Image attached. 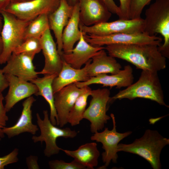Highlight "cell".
<instances>
[{
  "mask_svg": "<svg viewBox=\"0 0 169 169\" xmlns=\"http://www.w3.org/2000/svg\"><path fill=\"white\" fill-rule=\"evenodd\" d=\"M110 116L113 122L112 129L110 130L108 128H105L103 131L95 133L90 137L91 140L101 143L102 148L105 150L102 153V160L104 165L101 167V168H106L111 161L114 163H117L119 143L132 133L131 131L122 133L117 132L114 115L111 113Z\"/></svg>",
  "mask_w": 169,
  "mask_h": 169,
  "instance_id": "30bf717a",
  "label": "cell"
},
{
  "mask_svg": "<svg viewBox=\"0 0 169 169\" xmlns=\"http://www.w3.org/2000/svg\"><path fill=\"white\" fill-rule=\"evenodd\" d=\"M79 9L78 2L73 6L72 15L64 28L62 34L63 52L69 53L75 43L78 41L82 34L79 26Z\"/></svg>",
  "mask_w": 169,
  "mask_h": 169,
  "instance_id": "603a6c76",
  "label": "cell"
},
{
  "mask_svg": "<svg viewBox=\"0 0 169 169\" xmlns=\"http://www.w3.org/2000/svg\"><path fill=\"white\" fill-rule=\"evenodd\" d=\"M144 19L143 32L150 36L159 33L164 43L158 49L165 57H169V0H156L147 8Z\"/></svg>",
  "mask_w": 169,
  "mask_h": 169,
  "instance_id": "277c9868",
  "label": "cell"
},
{
  "mask_svg": "<svg viewBox=\"0 0 169 169\" xmlns=\"http://www.w3.org/2000/svg\"><path fill=\"white\" fill-rule=\"evenodd\" d=\"M3 20L1 36L3 50L0 57V64L6 63L14 50L24 41L25 29L30 21L19 19L4 10L0 11Z\"/></svg>",
  "mask_w": 169,
  "mask_h": 169,
  "instance_id": "5b68a950",
  "label": "cell"
},
{
  "mask_svg": "<svg viewBox=\"0 0 169 169\" xmlns=\"http://www.w3.org/2000/svg\"><path fill=\"white\" fill-rule=\"evenodd\" d=\"M110 91L107 88L91 90L92 97L89 105L86 109L83 119L90 122V131L93 133L102 130L110 116L106 114Z\"/></svg>",
  "mask_w": 169,
  "mask_h": 169,
  "instance_id": "52a82bcc",
  "label": "cell"
},
{
  "mask_svg": "<svg viewBox=\"0 0 169 169\" xmlns=\"http://www.w3.org/2000/svg\"><path fill=\"white\" fill-rule=\"evenodd\" d=\"M80 23L89 26L108 21L111 13L101 0H78Z\"/></svg>",
  "mask_w": 169,
  "mask_h": 169,
  "instance_id": "5bb4252c",
  "label": "cell"
},
{
  "mask_svg": "<svg viewBox=\"0 0 169 169\" xmlns=\"http://www.w3.org/2000/svg\"><path fill=\"white\" fill-rule=\"evenodd\" d=\"M3 50V44L2 39L0 35V57L2 53Z\"/></svg>",
  "mask_w": 169,
  "mask_h": 169,
  "instance_id": "ab89813d",
  "label": "cell"
},
{
  "mask_svg": "<svg viewBox=\"0 0 169 169\" xmlns=\"http://www.w3.org/2000/svg\"><path fill=\"white\" fill-rule=\"evenodd\" d=\"M4 98L1 92H0V124L5 127L6 122L8 120L7 115V111L3 104Z\"/></svg>",
  "mask_w": 169,
  "mask_h": 169,
  "instance_id": "d6a6232c",
  "label": "cell"
},
{
  "mask_svg": "<svg viewBox=\"0 0 169 169\" xmlns=\"http://www.w3.org/2000/svg\"><path fill=\"white\" fill-rule=\"evenodd\" d=\"M57 74H47L41 78H36L30 82L35 84L38 91L35 95L43 97L48 103L50 109L49 119L54 125H57L58 116L54 106V95L52 84Z\"/></svg>",
  "mask_w": 169,
  "mask_h": 169,
  "instance_id": "cb8c5ba5",
  "label": "cell"
},
{
  "mask_svg": "<svg viewBox=\"0 0 169 169\" xmlns=\"http://www.w3.org/2000/svg\"><path fill=\"white\" fill-rule=\"evenodd\" d=\"M66 1L69 4L72 6H74L78 2V0H66Z\"/></svg>",
  "mask_w": 169,
  "mask_h": 169,
  "instance_id": "74e56055",
  "label": "cell"
},
{
  "mask_svg": "<svg viewBox=\"0 0 169 169\" xmlns=\"http://www.w3.org/2000/svg\"><path fill=\"white\" fill-rule=\"evenodd\" d=\"M85 41L95 47H101L111 44H151L160 46L161 38L156 35L150 36L142 32L130 33H121L104 36H95L83 34Z\"/></svg>",
  "mask_w": 169,
  "mask_h": 169,
  "instance_id": "9c48e42d",
  "label": "cell"
},
{
  "mask_svg": "<svg viewBox=\"0 0 169 169\" xmlns=\"http://www.w3.org/2000/svg\"><path fill=\"white\" fill-rule=\"evenodd\" d=\"M142 98L154 101L167 107L158 72L142 70L138 80L125 89L110 97L108 104L115 100L126 99L132 100Z\"/></svg>",
  "mask_w": 169,
  "mask_h": 169,
  "instance_id": "7a4b0ae2",
  "label": "cell"
},
{
  "mask_svg": "<svg viewBox=\"0 0 169 169\" xmlns=\"http://www.w3.org/2000/svg\"><path fill=\"white\" fill-rule=\"evenodd\" d=\"M106 5L109 11L113 14H116L118 17L120 14L119 6L115 4L113 0H101Z\"/></svg>",
  "mask_w": 169,
  "mask_h": 169,
  "instance_id": "836d02e7",
  "label": "cell"
},
{
  "mask_svg": "<svg viewBox=\"0 0 169 169\" xmlns=\"http://www.w3.org/2000/svg\"><path fill=\"white\" fill-rule=\"evenodd\" d=\"M62 151L87 169H93L98 165L100 152L95 142L86 143L74 151L63 149Z\"/></svg>",
  "mask_w": 169,
  "mask_h": 169,
  "instance_id": "d4e9b609",
  "label": "cell"
},
{
  "mask_svg": "<svg viewBox=\"0 0 169 169\" xmlns=\"http://www.w3.org/2000/svg\"><path fill=\"white\" fill-rule=\"evenodd\" d=\"M35 99L31 96L26 99L22 103L21 115L17 122L9 127H4L3 130L9 138L25 132L35 135L38 130V126L32 122V106Z\"/></svg>",
  "mask_w": 169,
  "mask_h": 169,
  "instance_id": "d6986e66",
  "label": "cell"
},
{
  "mask_svg": "<svg viewBox=\"0 0 169 169\" xmlns=\"http://www.w3.org/2000/svg\"><path fill=\"white\" fill-rule=\"evenodd\" d=\"M144 19H119L87 26L79 23V27L83 34L104 36L121 33H134L143 32Z\"/></svg>",
  "mask_w": 169,
  "mask_h": 169,
  "instance_id": "ba28073f",
  "label": "cell"
},
{
  "mask_svg": "<svg viewBox=\"0 0 169 169\" xmlns=\"http://www.w3.org/2000/svg\"><path fill=\"white\" fill-rule=\"evenodd\" d=\"M5 74L9 87L8 92L5 97L4 105L8 112L20 101L33 95H35L38 89L36 85L30 82L22 80L12 74Z\"/></svg>",
  "mask_w": 169,
  "mask_h": 169,
  "instance_id": "9a60e30c",
  "label": "cell"
},
{
  "mask_svg": "<svg viewBox=\"0 0 169 169\" xmlns=\"http://www.w3.org/2000/svg\"><path fill=\"white\" fill-rule=\"evenodd\" d=\"M49 28L48 15L43 14L39 15L31 20L27 26L24 33V40L30 38L40 39Z\"/></svg>",
  "mask_w": 169,
  "mask_h": 169,
  "instance_id": "484cf974",
  "label": "cell"
},
{
  "mask_svg": "<svg viewBox=\"0 0 169 169\" xmlns=\"http://www.w3.org/2000/svg\"><path fill=\"white\" fill-rule=\"evenodd\" d=\"M3 18L1 17L0 16V34L1 33L3 26Z\"/></svg>",
  "mask_w": 169,
  "mask_h": 169,
  "instance_id": "b9f144b4",
  "label": "cell"
},
{
  "mask_svg": "<svg viewBox=\"0 0 169 169\" xmlns=\"http://www.w3.org/2000/svg\"><path fill=\"white\" fill-rule=\"evenodd\" d=\"M91 90V89L90 88L81 95L78 98L69 112L67 117V122L71 126L79 125L83 119V116L86 110L88 98L90 95Z\"/></svg>",
  "mask_w": 169,
  "mask_h": 169,
  "instance_id": "4316f807",
  "label": "cell"
},
{
  "mask_svg": "<svg viewBox=\"0 0 169 169\" xmlns=\"http://www.w3.org/2000/svg\"><path fill=\"white\" fill-rule=\"evenodd\" d=\"M119 19H129L130 6L132 0H119Z\"/></svg>",
  "mask_w": 169,
  "mask_h": 169,
  "instance_id": "1f68e13d",
  "label": "cell"
},
{
  "mask_svg": "<svg viewBox=\"0 0 169 169\" xmlns=\"http://www.w3.org/2000/svg\"><path fill=\"white\" fill-rule=\"evenodd\" d=\"M60 0H32L21 2L11 3L3 10L21 19L30 21L41 14L48 15L59 7Z\"/></svg>",
  "mask_w": 169,
  "mask_h": 169,
  "instance_id": "8fae6325",
  "label": "cell"
},
{
  "mask_svg": "<svg viewBox=\"0 0 169 169\" xmlns=\"http://www.w3.org/2000/svg\"><path fill=\"white\" fill-rule=\"evenodd\" d=\"M38 157L35 155H30L26 158V161L28 169H39L38 164Z\"/></svg>",
  "mask_w": 169,
  "mask_h": 169,
  "instance_id": "e575fe53",
  "label": "cell"
},
{
  "mask_svg": "<svg viewBox=\"0 0 169 169\" xmlns=\"http://www.w3.org/2000/svg\"><path fill=\"white\" fill-rule=\"evenodd\" d=\"M43 113V119L38 113L36 114L37 124L40 130V134L39 136L33 135L32 139L34 143L45 142V147L44 153L45 156L49 157L58 154L62 150L56 144L58 138H74L77 136L78 132L69 127L61 128L56 126L51 122L48 110H44Z\"/></svg>",
  "mask_w": 169,
  "mask_h": 169,
  "instance_id": "8992f818",
  "label": "cell"
},
{
  "mask_svg": "<svg viewBox=\"0 0 169 169\" xmlns=\"http://www.w3.org/2000/svg\"><path fill=\"white\" fill-rule=\"evenodd\" d=\"M41 50L40 39L30 38L25 39L14 50L12 53L15 54H23L34 57L35 55Z\"/></svg>",
  "mask_w": 169,
  "mask_h": 169,
  "instance_id": "83f0119b",
  "label": "cell"
},
{
  "mask_svg": "<svg viewBox=\"0 0 169 169\" xmlns=\"http://www.w3.org/2000/svg\"><path fill=\"white\" fill-rule=\"evenodd\" d=\"M34 58L27 54L12 53L2 71L5 74H12L22 80L30 82L38 74L33 62Z\"/></svg>",
  "mask_w": 169,
  "mask_h": 169,
  "instance_id": "4fadbf2b",
  "label": "cell"
},
{
  "mask_svg": "<svg viewBox=\"0 0 169 169\" xmlns=\"http://www.w3.org/2000/svg\"><path fill=\"white\" fill-rule=\"evenodd\" d=\"M152 0H132L130 8V19L141 18V15L144 8Z\"/></svg>",
  "mask_w": 169,
  "mask_h": 169,
  "instance_id": "f546056e",
  "label": "cell"
},
{
  "mask_svg": "<svg viewBox=\"0 0 169 169\" xmlns=\"http://www.w3.org/2000/svg\"><path fill=\"white\" fill-rule=\"evenodd\" d=\"M90 88L89 86L79 88L74 83L54 94V106L58 116L57 125L62 127L68 123V114L76 100Z\"/></svg>",
  "mask_w": 169,
  "mask_h": 169,
  "instance_id": "7c38bea8",
  "label": "cell"
},
{
  "mask_svg": "<svg viewBox=\"0 0 169 169\" xmlns=\"http://www.w3.org/2000/svg\"><path fill=\"white\" fill-rule=\"evenodd\" d=\"M4 127L0 124V141L5 136V134L4 133L3 129Z\"/></svg>",
  "mask_w": 169,
  "mask_h": 169,
  "instance_id": "f35d334b",
  "label": "cell"
},
{
  "mask_svg": "<svg viewBox=\"0 0 169 169\" xmlns=\"http://www.w3.org/2000/svg\"><path fill=\"white\" fill-rule=\"evenodd\" d=\"M133 69L130 65L125 66L124 69L121 70L118 73L108 75L102 74L95 76L90 77L88 80L83 82L75 83L79 88L89 86L93 84H100L103 86L115 87L117 89L127 87L133 82L134 79Z\"/></svg>",
  "mask_w": 169,
  "mask_h": 169,
  "instance_id": "e0dca14e",
  "label": "cell"
},
{
  "mask_svg": "<svg viewBox=\"0 0 169 169\" xmlns=\"http://www.w3.org/2000/svg\"><path fill=\"white\" fill-rule=\"evenodd\" d=\"M157 45L151 44H114L105 47L108 55L125 60L136 69L158 72L166 67V58Z\"/></svg>",
  "mask_w": 169,
  "mask_h": 169,
  "instance_id": "6da1fadb",
  "label": "cell"
},
{
  "mask_svg": "<svg viewBox=\"0 0 169 169\" xmlns=\"http://www.w3.org/2000/svg\"><path fill=\"white\" fill-rule=\"evenodd\" d=\"M31 0H12L11 3H21L29 1Z\"/></svg>",
  "mask_w": 169,
  "mask_h": 169,
  "instance_id": "60d3db41",
  "label": "cell"
},
{
  "mask_svg": "<svg viewBox=\"0 0 169 169\" xmlns=\"http://www.w3.org/2000/svg\"><path fill=\"white\" fill-rule=\"evenodd\" d=\"M104 49L98 51L86 63L87 73L90 78L102 74H115L121 70V64L115 58L108 55Z\"/></svg>",
  "mask_w": 169,
  "mask_h": 169,
  "instance_id": "44dd1931",
  "label": "cell"
},
{
  "mask_svg": "<svg viewBox=\"0 0 169 169\" xmlns=\"http://www.w3.org/2000/svg\"><path fill=\"white\" fill-rule=\"evenodd\" d=\"M73 8V6L69 4L66 0H60L57 8L48 15L49 28L54 34L58 52L60 55L63 53V32L71 17Z\"/></svg>",
  "mask_w": 169,
  "mask_h": 169,
  "instance_id": "ac0fdd59",
  "label": "cell"
},
{
  "mask_svg": "<svg viewBox=\"0 0 169 169\" xmlns=\"http://www.w3.org/2000/svg\"><path fill=\"white\" fill-rule=\"evenodd\" d=\"M12 0H0V11L3 10L11 3Z\"/></svg>",
  "mask_w": 169,
  "mask_h": 169,
  "instance_id": "8d00e7d4",
  "label": "cell"
},
{
  "mask_svg": "<svg viewBox=\"0 0 169 169\" xmlns=\"http://www.w3.org/2000/svg\"><path fill=\"white\" fill-rule=\"evenodd\" d=\"M87 64H85L84 67L82 68L75 69L63 59L61 69L52 83L54 94L70 84L88 80L90 78L87 73Z\"/></svg>",
  "mask_w": 169,
  "mask_h": 169,
  "instance_id": "7402d4cb",
  "label": "cell"
},
{
  "mask_svg": "<svg viewBox=\"0 0 169 169\" xmlns=\"http://www.w3.org/2000/svg\"><path fill=\"white\" fill-rule=\"evenodd\" d=\"M8 86V82L5 74L0 69V92H2Z\"/></svg>",
  "mask_w": 169,
  "mask_h": 169,
  "instance_id": "d590c367",
  "label": "cell"
},
{
  "mask_svg": "<svg viewBox=\"0 0 169 169\" xmlns=\"http://www.w3.org/2000/svg\"><path fill=\"white\" fill-rule=\"evenodd\" d=\"M18 149L15 148L8 154L0 157V169H4L8 165L17 162L18 161Z\"/></svg>",
  "mask_w": 169,
  "mask_h": 169,
  "instance_id": "4dcf8cb0",
  "label": "cell"
},
{
  "mask_svg": "<svg viewBox=\"0 0 169 169\" xmlns=\"http://www.w3.org/2000/svg\"><path fill=\"white\" fill-rule=\"evenodd\" d=\"M50 30L49 28L47 29L40 38L45 64L42 70L38 72V74H58L62 67L63 59L58 52Z\"/></svg>",
  "mask_w": 169,
  "mask_h": 169,
  "instance_id": "2e32d148",
  "label": "cell"
},
{
  "mask_svg": "<svg viewBox=\"0 0 169 169\" xmlns=\"http://www.w3.org/2000/svg\"><path fill=\"white\" fill-rule=\"evenodd\" d=\"M169 144V139L157 131L146 130L141 137L129 144L118 145V151L135 154L147 161L153 169H161L160 154L163 148Z\"/></svg>",
  "mask_w": 169,
  "mask_h": 169,
  "instance_id": "3957f363",
  "label": "cell"
},
{
  "mask_svg": "<svg viewBox=\"0 0 169 169\" xmlns=\"http://www.w3.org/2000/svg\"><path fill=\"white\" fill-rule=\"evenodd\" d=\"M104 49L105 47L103 46L95 47L85 41L82 33L75 47L69 53L63 52L61 56L71 66L79 69L91 59L98 51Z\"/></svg>",
  "mask_w": 169,
  "mask_h": 169,
  "instance_id": "ffe728a7",
  "label": "cell"
},
{
  "mask_svg": "<svg viewBox=\"0 0 169 169\" xmlns=\"http://www.w3.org/2000/svg\"><path fill=\"white\" fill-rule=\"evenodd\" d=\"M51 169H84L87 168L74 160L70 162H66L62 160H55L49 162Z\"/></svg>",
  "mask_w": 169,
  "mask_h": 169,
  "instance_id": "f1b7e54d",
  "label": "cell"
}]
</instances>
